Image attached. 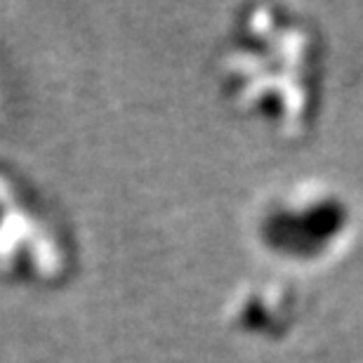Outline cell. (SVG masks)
<instances>
[{
    "instance_id": "cell-2",
    "label": "cell",
    "mask_w": 363,
    "mask_h": 363,
    "mask_svg": "<svg viewBox=\"0 0 363 363\" xmlns=\"http://www.w3.org/2000/svg\"><path fill=\"white\" fill-rule=\"evenodd\" d=\"M361 210L342 186L300 177L272 189L252 210L250 236L274 272L321 274L354 250Z\"/></svg>"
},
{
    "instance_id": "cell-1",
    "label": "cell",
    "mask_w": 363,
    "mask_h": 363,
    "mask_svg": "<svg viewBox=\"0 0 363 363\" xmlns=\"http://www.w3.org/2000/svg\"><path fill=\"white\" fill-rule=\"evenodd\" d=\"M220 99L276 142L314 133L325 94V40L304 10L245 3L229 19L213 62Z\"/></svg>"
},
{
    "instance_id": "cell-4",
    "label": "cell",
    "mask_w": 363,
    "mask_h": 363,
    "mask_svg": "<svg viewBox=\"0 0 363 363\" xmlns=\"http://www.w3.org/2000/svg\"><path fill=\"white\" fill-rule=\"evenodd\" d=\"M0 262L10 264L14 255L26 248L33 262V269L40 279L55 281L67 269V252L60 238L40 217H35L24 203L19 201L17 189L5 177H0Z\"/></svg>"
},
{
    "instance_id": "cell-3",
    "label": "cell",
    "mask_w": 363,
    "mask_h": 363,
    "mask_svg": "<svg viewBox=\"0 0 363 363\" xmlns=\"http://www.w3.org/2000/svg\"><path fill=\"white\" fill-rule=\"evenodd\" d=\"M304 302L300 288L286 274L250 276L231 290L222 321L231 335L259 345L286 342L300 325Z\"/></svg>"
}]
</instances>
